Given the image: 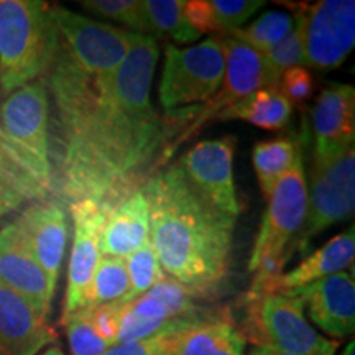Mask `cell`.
<instances>
[{
	"label": "cell",
	"mask_w": 355,
	"mask_h": 355,
	"mask_svg": "<svg viewBox=\"0 0 355 355\" xmlns=\"http://www.w3.org/2000/svg\"><path fill=\"white\" fill-rule=\"evenodd\" d=\"M158 56L157 40L133 33L117 69L91 74L58 46L42 79L60 130L51 191L68 206L83 199L117 202L152 170L166 140L165 121L150 96Z\"/></svg>",
	"instance_id": "1"
},
{
	"label": "cell",
	"mask_w": 355,
	"mask_h": 355,
	"mask_svg": "<svg viewBox=\"0 0 355 355\" xmlns=\"http://www.w3.org/2000/svg\"><path fill=\"white\" fill-rule=\"evenodd\" d=\"M150 211V243L166 277L196 291L217 295L229 277L235 217L217 211L186 180L180 163L141 186Z\"/></svg>",
	"instance_id": "2"
},
{
	"label": "cell",
	"mask_w": 355,
	"mask_h": 355,
	"mask_svg": "<svg viewBox=\"0 0 355 355\" xmlns=\"http://www.w3.org/2000/svg\"><path fill=\"white\" fill-rule=\"evenodd\" d=\"M60 37L51 6L42 0H0V92L8 96L46 74Z\"/></svg>",
	"instance_id": "3"
},
{
	"label": "cell",
	"mask_w": 355,
	"mask_h": 355,
	"mask_svg": "<svg viewBox=\"0 0 355 355\" xmlns=\"http://www.w3.org/2000/svg\"><path fill=\"white\" fill-rule=\"evenodd\" d=\"M243 339L255 347H270L291 355H336L339 343L314 331L304 316V303L290 291L245 293L242 301Z\"/></svg>",
	"instance_id": "4"
},
{
	"label": "cell",
	"mask_w": 355,
	"mask_h": 355,
	"mask_svg": "<svg viewBox=\"0 0 355 355\" xmlns=\"http://www.w3.org/2000/svg\"><path fill=\"white\" fill-rule=\"evenodd\" d=\"M355 207L354 145L332 152H313L308 211L303 229L291 243V257L308 255L311 242L332 225L352 219Z\"/></svg>",
	"instance_id": "5"
},
{
	"label": "cell",
	"mask_w": 355,
	"mask_h": 355,
	"mask_svg": "<svg viewBox=\"0 0 355 355\" xmlns=\"http://www.w3.org/2000/svg\"><path fill=\"white\" fill-rule=\"evenodd\" d=\"M0 128L35 183L46 194L51 193L50 94L43 79L17 89L3 99Z\"/></svg>",
	"instance_id": "6"
},
{
	"label": "cell",
	"mask_w": 355,
	"mask_h": 355,
	"mask_svg": "<svg viewBox=\"0 0 355 355\" xmlns=\"http://www.w3.org/2000/svg\"><path fill=\"white\" fill-rule=\"evenodd\" d=\"M224 50L220 35L199 44L165 48V66L159 81V102L168 112L189 104L209 102L224 79Z\"/></svg>",
	"instance_id": "7"
},
{
	"label": "cell",
	"mask_w": 355,
	"mask_h": 355,
	"mask_svg": "<svg viewBox=\"0 0 355 355\" xmlns=\"http://www.w3.org/2000/svg\"><path fill=\"white\" fill-rule=\"evenodd\" d=\"M303 146L296 155L291 170L278 180L266 202L254 250L248 260V272L266 255H286L291 259L290 248L303 229L308 211V183H306Z\"/></svg>",
	"instance_id": "8"
},
{
	"label": "cell",
	"mask_w": 355,
	"mask_h": 355,
	"mask_svg": "<svg viewBox=\"0 0 355 355\" xmlns=\"http://www.w3.org/2000/svg\"><path fill=\"white\" fill-rule=\"evenodd\" d=\"M60 48L79 69L109 74L119 68L130 48L133 32L97 21L68 8L51 7Z\"/></svg>",
	"instance_id": "9"
},
{
	"label": "cell",
	"mask_w": 355,
	"mask_h": 355,
	"mask_svg": "<svg viewBox=\"0 0 355 355\" xmlns=\"http://www.w3.org/2000/svg\"><path fill=\"white\" fill-rule=\"evenodd\" d=\"M293 8L303 33L306 64L318 71L339 68L355 44L354 0H321Z\"/></svg>",
	"instance_id": "10"
},
{
	"label": "cell",
	"mask_w": 355,
	"mask_h": 355,
	"mask_svg": "<svg viewBox=\"0 0 355 355\" xmlns=\"http://www.w3.org/2000/svg\"><path fill=\"white\" fill-rule=\"evenodd\" d=\"M222 50H224V79L220 91L206 102L204 107H198V119L188 127L180 140L175 141L178 146L186 141L193 133H196L207 121H216L217 115L230 105L239 104L254 92L265 87H278L279 79L272 73L261 53L247 46L229 35H220Z\"/></svg>",
	"instance_id": "11"
},
{
	"label": "cell",
	"mask_w": 355,
	"mask_h": 355,
	"mask_svg": "<svg viewBox=\"0 0 355 355\" xmlns=\"http://www.w3.org/2000/svg\"><path fill=\"white\" fill-rule=\"evenodd\" d=\"M114 204L115 202L110 201H94V199H83V201L69 204L74 235L61 322L84 308L86 291L101 260L99 242L102 227Z\"/></svg>",
	"instance_id": "12"
},
{
	"label": "cell",
	"mask_w": 355,
	"mask_h": 355,
	"mask_svg": "<svg viewBox=\"0 0 355 355\" xmlns=\"http://www.w3.org/2000/svg\"><path fill=\"white\" fill-rule=\"evenodd\" d=\"M235 139L230 135L199 141L180 159L186 180L217 211L230 217L241 214L234 183Z\"/></svg>",
	"instance_id": "13"
},
{
	"label": "cell",
	"mask_w": 355,
	"mask_h": 355,
	"mask_svg": "<svg viewBox=\"0 0 355 355\" xmlns=\"http://www.w3.org/2000/svg\"><path fill=\"white\" fill-rule=\"evenodd\" d=\"M13 220L46 275L51 291L56 293L69 237L68 214L63 202L58 199L35 201Z\"/></svg>",
	"instance_id": "14"
},
{
	"label": "cell",
	"mask_w": 355,
	"mask_h": 355,
	"mask_svg": "<svg viewBox=\"0 0 355 355\" xmlns=\"http://www.w3.org/2000/svg\"><path fill=\"white\" fill-rule=\"evenodd\" d=\"M303 300L309 318L327 336H352L355 329V283L354 268L326 277L311 285L290 290Z\"/></svg>",
	"instance_id": "15"
},
{
	"label": "cell",
	"mask_w": 355,
	"mask_h": 355,
	"mask_svg": "<svg viewBox=\"0 0 355 355\" xmlns=\"http://www.w3.org/2000/svg\"><path fill=\"white\" fill-rule=\"evenodd\" d=\"M56 340L48 318L0 282V355H37Z\"/></svg>",
	"instance_id": "16"
},
{
	"label": "cell",
	"mask_w": 355,
	"mask_h": 355,
	"mask_svg": "<svg viewBox=\"0 0 355 355\" xmlns=\"http://www.w3.org/2000/svg\"><path fill=\"white\" fill-rule=\"evenodd\" d=\"M0 282L28 300L43 316H50L56 293L37 263L15 220L0 229Z\"/></svg>",
	"instance_id": "17"
},
{
	"label": "cell",
	"mask_w": 355,
	"mask_h": 355,
	"mask_svg": "<svg viewBox=\"0 0 355 355\" xmlns=\"http://www.w3.org/2000/svg\"><path fill=\"white\" fill-rule=\"evenodd\" d=\"M314 152L324 153L354 145L355 89L332 83L324 87L311 110Z\"/></svg>",
	"instance_id": "18"
},
{
	"label": "cell",
	"mask_w": 355,
	"mask_h": 355,
	"mask_svg": "<svg viewBox=\"0 0 355 355\" xmlns=\"http://www.w3.org/2000/svg\"><path fill=\"white\" fill-rule=\"evenodd\" d=\"M150 241V211L140 188L122 196L110 209L101 232V257L127 259Z\"/></svg>",
	"instance_id": "19"
},
{
	"label": "cell",
	"mask_w": 355,
	"mask_h": 355,
	"mask_svg": "<svg viewBox=\"0 0 355 355\" xmlns=\"http://www.w3.org/2000/svg\"><path fill=\"white\" fill-rule=\"evenodd\" d=\"M354 255L355 232L352 225L349 230H344L327 241L318 250L304 255L301 263L291 272L279 275L268 293L296 290L318 279L344 272L349 266H354Z\"/></svg>",
	"instance_id": "20"
},
{
	"label": "cell",
	"mask_w": 355,
	"mask_h": 355,
	"mask_svg": "<svg viewBox=\"0 0 355 355\" xmlns=\"http://www.w3.org/2000/svg\"><path fill=\"white\" fill-rule=\"evenodd\" d=\"M245 343L237 324L225 314H209L176 334L168 355H245Z\"/></svg>",
	"instance_id": "21"
},
{
	"label": "cell",
	"mask_w": 355,
	"mask_h": 355,
	"mask_svg": "<svg viewBox=\"0 0 355 355\" xmlns=\"http://www.w3.org/2000/svg\"><path fill=\"white\" fill-rule=\"evenodd\" d=\"M196 300H202L196 291L181 285L176 279L165 277L145 295L127 303L125 313L140 321H170L202 313Z\"/></svg>",
	"instance_id": "22"
},
{
	"label": "cell",
	"mask_w": 355,
	"mask_h": 355,
	"mask_svg": "<svg viewBox=\"0 0 355 355\" xmlns=\"http://www.w3.org/2000/svg\"><path fill=\"white\" fill-rule=\"evenodd\" d=\"M46 196L0 132V219L20 209L26 201H42Z\"/></svg>",
	"instance_id": "23"
},
{
	"label": "cell",
	"mask_w": 355,
	"mask_h": 355,
	"mask_svg": "<svg viewBox=\"0 0 355 355\" xmlns=\"http://www.w3.org/2000/svg\"><path fill=\"white\" fill-rule=\"evenodd\" d=\"M291 115L293 105L279 94L278 87H265L239 104L222 110L217 119H241L263 130H282L290 123Z\"/></svg>",
	"instance_id": "24"
},
{
	"label": "cell",
	"mask_w": 355,
	"mask_h": 355,
	"mask_svg": "<svg viewBox=\"0 0 355 355\" xmlns=\"http://www.w3.org/2000/svg\"><path fill=\"white\" fill-rule=\"evenodd\" d=\"M300 150V141L290 137L257 141L252 152V163H254L257 180H259V186L265 199H268L272 194L279 178L291 170Z\"/></svg>",
	"instance_id": "25"
},
{
	"label": "cell",
	"mask_w": 355,
	"mask_h": 355,
	"mask_svg": "<svg viewBox=\"0 0 355 355\" xmlns=\"http://www.w3.org/2000/svg\"><path fill=\"white\" fill-rule=\"evenodd\" d=\"M144 10L150 37L155 40L166 37L176 43H191L201 37L186 20L183 0H145Z\"/></svg>",
	"instance_id": "26"
},
{
	"label": "cell",
	"mask_w": 355,
	"mask_h": 355,
	"mask_svg": "<svg viewBox=\"0 0 355 355\" xmlns=\"http://www.w3.org/2000/svg\"><path fill=\"white\" fill-rule=\"evenodd\" d=\"M130 282H128L127 261L117 257H101L91 285L86 291L83 309L99 308V306L121 301L128 293Z\"/></svg>",
	"instance_id": "27"
},
{
	"label": "cell",
	"mask_w": 355,
	"mask_h": 355,
	"mask_svg": "<svg viewBox=\"0 0 355 355\" xmlns=\"http://www.w3.org/2000/svg\"><path fill=\"white\" fill-rule=\"evenodd\" d=\"M293 28H295V17L288 12L270 10L260 15L250 25L229 33V37L254 48L255 51L266 53L277 46L283 38H286Z\"/></svg>",
	"instance_id": "28"
},
{
	"label": "cell",
	"mask_w": 355,
	"mask_h": 355,
	"mask_svg": "<svg viewBox=\"0 0 355 355\" xmlns=\"http://www.w3.org/2000/svg\"><path fill=\"white\" fill-rule=\"evenodd\" d=\"M125 261L128 282H130L128 293L121 300L125 304L145 295L150 288H153L158 282H162L166 277L150 241L144 243L139 250L133 252L132 255H128Z\"/></svg>",
	"instance_id": "29"
},
{
	"label": "cell",
	"mask_w": 355,
	"mask_h": 355,
	"mask_svg": "<svg viewBox=\"0 0 355 355\" xmlns=\"http://www.w3.org/2000/svg\"><path fill=\"white\" fill-rule=\"evenodd\" d=\"M79 6L102 19L127 25L133 33L150 37L144 2L140 0H86V2H79Z\"/></svg>",
	"instance_id": "30"
},
{
	"label": "cell",
	"mask_w": 355,
	"mask_h": 355,
	"mask_svg": "<svg viewBox=\"0 0 355 355\" xmlns=\"http://www.w3.org/2000/svg\"><path fill=\"white\" fill-rule=\"evenodd\" d=\"M209 33L229 35L242 28L257 10L265 6L261 0H207Z\"/></svg>",
	"instance_id": "31"
},
{
	"label": "cell",
	"mask_w": 355,
	"mask_h": 355,
	"mask_svg": "<svg viewBox=\"0 0 355 355\" xmlns=\"http://www.w3.org/2000/svg\"><path fill=\"white\" fill-rule=\"evenodd\" d=\"M61 324L66 327L71 355H102L109 347H112L94 329L89 309L78 311Z\"/></svg>",
	"instance_id": "32"
},
{
	"label": "cell",
	"mask_w": 355,
	"mask_h": 355,
	"mask_svg": "<svg viewBox=\"0 0 355 355\" xmlns=\"http://www.w3.org/2000/svg\"><path fill=\"white\" fill-rule=\"evenodd\" d=\"M265 58L266 64L272 69V73L279 79L283 73L291 68L298 66H306V53H304V42L301 26L295 19V28L291 30L286 38H283L277 46L266 53H261Z\"/></svg>",
	"instance_id": "33"
},
{
	"label": "cell",
	"mask_w": 355,
	"mask_h": 355,
	"mask_svg": "<svg viewBox=\"0 0 355 355\" xmlns=\"http://www.w3.org/2000/svg\"><path fill=\"white\" fill-rule=\"evenodd\" d=\"M278 91L291 105L304 104L306 101L311 99L314 91L313 74L304 66L288 69L279 76Z\"/></svg>",
	"instance_id": "34"
},
{
	"label": "cell",
	"mask_w": 355,
	"mask_h": 355,
	"mask_svg": "<svg viewBox=\"0 0 355 355\" xmlns=\"http://www.w3.org/2000/svg\"><path fill=\"white\" fill-rule=\"evenodd\" d=\"M125 309V303L122 301H115L99 308L89 309V316L94 329L99 332V336L104 340H107L110 345L117 344L119 327H121V319Z\"/></svg>",
	"instance_id": "35"
},
{
	"label": "cell",
	"mask_w": 355,
	"mask_h": 355,
	"mask_svg": "<svg viewBox=\"0 0 355 355\" xmlns=\"http://www.w3.org/2000/svg\"><path fill=\"white\" fill-rule=\"evenodd\" d=\"M175 336H157L150 339L115 344L102 355H168Z\"/></svg>",
	"instance_id": "36"
},
{
	"label": "cell",
	"mask_w": 355,
	"mask_h": 355,
	"mask_svg": "<svg viewBox=\"0 0 355 355\" xmlns=\"http://www.w3.org/2000/svg\"><path fill=\"white\" fill-rule=\"evenodd\" d=\"M248 355H291V354L282 352V350L270 349V347H254V350H252Z\"/></svg>",
	"instance_id": "37"
},
{
	"label": "cell",
	"mask_w": 355,
	"mask_h": 355,
	"mask_svg": "<svg viewBox=\"0 0 355 355\" xmlns=\"http://www.w3.org/2000/svg\"><path fill=\"white\" fill-rule=\"evenodd\" d=\"M42 355H64V352H63V349H61V345L53 344V345H50V347H46V350H44Z\"/></svg>",
	"instance_id": "38"
},
{
	"label": "cell",
	"mask_w": 355,
	"mask_h": 355,
	"mask_svg": "<svg viewBox=\"0 0 355 355\" xmlns=\"http://www.w3.org/2000/svg\"><path fill=\"white\" fill-rule=\"evenodd\" d=\"M343 355H355V344H354V340H350V343L347 344V347L344 349V354Z\"/></svg>",
	"instance_id": "39"
}]
</instances>
